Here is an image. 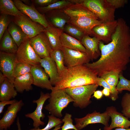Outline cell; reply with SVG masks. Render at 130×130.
Returning <instances> with one entry per match:
<instances>
[{"instance_id":"obj_1","label":"cell","mask_w":130,"mask_h":130,"mask_svg":"<svg viewBox=\"0 0 130 130\" xmlns=\"http://www.w3.org/2000/svg\"><path fill=\"white\" fill-rule=\"evenodd\" d=\"M117 21L111 41L106 44L99 42L100 58L96 62L84 65L99 77L110 72H122L130 62V29L123 18H119Z\"/></svg>"},{"instance_id":"obj_2","label":"cell","mask_w":130,"mask_h":130,"mask_svg":"<svg viewBox=\"0 0 130 130\" xmlns=\"http://www.w3.org/2000/svg\"><path fill=\"white\" fill-rule=\"evenodd\" d=\"M98 75L84 65L67 67L60 75L59 80L54 87L57 89L66 88L88 84H97Z\"/></svg>"},{"instance_id":"obj_3","label":"cell","mask_w":130,"mask_h":130,"mask_svg":"<svg viewBox=\"0 0 130 130\" xmlns=\"http://www.w3.org/2000/svg\"><path fill=\"white\" fill-rule=\"evenodd\" d=\"M49 103L44 107L50 114L56 117H62V110L73 101L65 89H58L53 87L51 90Z\"/></svg>"},{"instance_id":"obj_4","label":"cell","mask_w":130,"mask_h":130,"mask_svg":"<svg viewBox=\"0 0 130 130\" xmlns=\"http://www.w3.org/2000/svg\"><path fill=\"white\" fill-rule=\"evenodd\" d=\"M80 4L90 10L102 22L115 20L116 8L107 0H81Z\"/></svg>"},{"instance_id":"obj_5","label":"cell","mask_w":130,"mask_h":130,"mask_svg":"<svg viewBox=\"0 0 130 130\" xmlns=\"http://www.w3.org/2000/svg\"><path fill=\"white\" fill-rule=\"evenodd\" d=\"M99 86L97 84L82 85L66 88V93L73 101V105L81 109L86 107L91 103L90 98Z\"/></svg>"},{"instance_id":"obj_6","label":"cell","mask_w":130,"mask_h":130,"mask_svg":"<svg viewBox=\"0 0 130 130\" xmlns=\"http://www.w3.org/2000/svg\"><path fill=\"white\" fill-rule=\"evenodd\" d=\"M15 54L17 62L27 63L32 66L40 65L41 58L31 46L29 38L18 47Z\"/></svg>"},{"instance_id":"obj_7","label":"cell","mask_w":130,"mask_h":130,"mask_svg":"<svg viewBox=\"0 0 130 130\" xmlns=\"http://www.w3.org/2000/svg\"><path fill=\"white\" fill-rule=\"evenodd\" d=\"M12 20L21 28L29 39L45 30V28L42 25L23 13L19 16H13Z\"/></svg>"},{"instance_id":"obj_8","label":"cell","mask_w":130,"mask_h":130,"mask_svg":"<svg viewBox=\"0 0 130 130\" xmlns=\"http://www.w3.org/2000/svg\"><path fill=\"white\" fill-rule=\"evenodd\" d=\"M110 118L106 111L101 113L95 110L83 117L75 118V126L78 130H81L90 124L97 123L101 124L104 125V127H107L109 126V122Z\"/></svg>"},{"instance_id":"obj_9","label":"cell","mask_w":130,"mask_h":130,"mask_svg":"<svg viewBox=\"0 0 130 130\" xmlns=\"http://www.w3.org/2000/svg\"><path fill=\"white\" fill-rule=\"evenodd\" d=\"M101 23L97 16L93 13L70 17L69 23L89 35H92V28Z\"/></svg>"},{"instance_id":"obj_10","label":"cell","mask_w":130,"mask_h":130,"mask_svg":"<svg viewBox=\"0 0 130 130\" xmlns=\"http://www.w3.org/2000/svg\"><path fill=\"white\" fill-rule=\"evenodd\" d=\"M117 23V20L102 22L92 28V35L100 41L108 44L111 41V37L115 31Z\"/></svg>"},{"instance_id":"obj_11","label":"cell","mask_w":130,"mask_h":130,"mask_svg":"<svg viewBox=\"0 0 130 130\" xmlns=\"http://www.w3.org/2000/svg\"><path fill=\"white\" fill-rule=\"evenodd\" d=\"M30 41L31 46L41 59L50 57L52 50L44 32L30 39Z\"/></svg>"},{"instance_id":"obj_12","label":"cell","mask_w":130,"mask_h":130,"mask_svg":"<svg viewBox=\"0 0 130 130\" xmlns=\"http://www.w3.org/2000/svg\"><path fill=\"white\" fill-rule=\"evenodd\" d=\"M17 8L23 14L26 15L33 21L38 23L45 28L49 25L45 16L39 13L34 6L27 5L21 0H13Z\"/></svg>"},{"instance_id":"obj_13","label":"cell","mask_w":130,"mask_h":130,"mask_svg":"<svg viewBox=\"0 0 130 130\" xmlns=\"http://www.w3.org/2000/svg\"><path fill=\"white\" fill-rule=\"evenodd\" d=\"M65 65L67 67L84 65L91 60L85 52L63 47Z\"/></svg>"},{"instance_id":"obj_14","label":"cell","mask_w":130,"mask_h":130,"mask_svg":"<svg viewBox=\"0 0 130 130\" xmlns=\"http://www.w3.org/2000/svg\"><path fill=\"white\" fill-rule=\"evenodd\" d=\"M50 97V94L44 93L42 91L40 93L39 98L36 100H33L32 102L36 103L37 107L35 110L32 112L25 114L26 117L29 118L33 121V126L35 129L39 128L40 125H44V122L41 121L45 117V114L42 112V110L44 103L46 100Z\"/></svg>"},{"instance_id":"obj_15","label":"cell","mask_w":130,"mask_h":130,"mask_svg":"<svg viewBox=\"0 0 130 130\" xmlns=\"http://www.w3.org/2000/svg\"><path fill=\"white\" fill-rule=\"evenodd\" d=\"M24 104L22 100H20L8 106L0 120V130H7L10 128Z\"/></svg>"},{"instance_id":"obj_16","label":"cell","mask_w":130,"mask_h":130,"mask_svg":"<svg viewBox=\"0 0 130 130\" xmlns=\"http://www.w3.org/2000/svg\"><path fill=\"white\" fill-rule=\"evenodd\" d=\"M17 62L15 54L0 51V70L11 82L13 83V70Z\"/></svg>"},{"instance_id":"obj_17","label":"cell","mask_w":130,"mask_h":130,"mask_svg":"<svg viewBox=\"0 0 130 130\" xmlns=\"http://www.w3.org/2000/svg\"><path fill=\"white\" fill-rule=\"evenodd\" d=\"M105 111L111 118V122L109 126L104 127V130H112L116 128L128 129L130 127V121L122 114L117 111L116 108L111 106L107 107Z\"/></svg>"},{"instance_id":"obj_18","label":"cell","mask_w":130,"mask_h":130,"mask_svg":"<svg viewBox=\"0 0 130 130\" xmlns=\"http://www.w3.org/2000/svg\"><path fill=\"white\" fill-rule=\"evenodd\" d=\"M30 72L33 77V84L42 88L52 89L53 87L49 79V76L41 65L32 66Z\"/></svg>"},{"instance_id":"obj_19","label":"cell","mask_w":130,"mask_h":130,"mask_svg":"<svg viewBox=\"0 0 130 130\" xmlns=\"http://www.w3.org/2000/svg\"><path fill=\"white\" fill-rule=\"evenodd\" d=\"M100 41L95 37H90L89 35H85L80 41L85 47L86 52L90 60L97 58L101 53L99 48V44Z\"/></svg>"},{"instance_id":"obj_20","label":"cell","mask_w":130,"mask_h":130,"mask_svg":"<svg viewBox=\"0 0 130 130\" xmlns=\"http://www.w3.org/2000/svg\"><path fill=\"white\" fill-rule=\"evenodd\" d=\"M40 64L49 77L52 85L55 86L58 82L59 77L55 61L50 57H49L41 59Z\"/></svg>"},{"instance_id":"obj_21","label":"cell","mask_w":130,"mask_h":130,"mask_svg":"<svg viewBox=\"0 0 130 130\" xmlns=\"http://www.w3.org/2000/svg\"><path fill=\"white\" fill-rule=\"evenodd\" d=\"M58 10L48 13V18L51 24L50 25L63 31L65 26L69 22L70 17L62 10L61 11Z\"/></svg>"},{"instance_id":"obj_22","label":"cell","mask_w":130,"mask_h":130,"mask_svg":"<svg viewBox=\"0 0 130 130\" xmlns=\"http://www.w3.org/2000/svg\"><path fill=\"white\" fill-rule=\"evenodd\" d=\"M63 31L50 25L45 28L44 32L46 36L52 50H62L60 36Z\"/></svg>"},{"instance_id":"obj_23","label":"cell","mask_w":130,"mask_h":130,"mask_svg":"<svg viewBox=\"0 0 130 130\" xmlns=\"http://www.w3.org/2000/svg\"><path fill=\"white\" fill-rule=\"evenodd\" d=\"M13 84L17 92L22 93L25 91H28L32 90L33 78L31 72L15 78Z\"/></svg>"},{"instance_id":"obj_24","label":"cell","mask_w":130,"mask_h":130,"mask_svg":"<svg viewBox=\"0 0 130 130\" xmlns=\"http://www.w3.org/2000/svg\"><path fill=\"white\" fill-rule=\"evenodd\" d=\"M17 95L13 83L6 78L0 84V101H8L14 98Z\"/></svg>"},{"instance_id":"obj_25","label":"cell","mask_w":130,"mask_h":130,"mask_svg":"<svg viewBox=\"0 0 130 130\" xmlns=\"http://www.w3.org/2000/svg\"><path fill=\"white\" fill-rule=\"evenodd\" d=\"M63 47L85 52V49L80 41L63 32L60 36Z\"/></svg>"},{"instance_id":"obj_26","label":"cell","mask_w":130,"mask_h":130,"mask_svg":"<svg viewBox=\"0 0 130 130\" xmlns=\"http://www.w3.org/2000/svg\"><path fill=\"white\" fill-rule=\"evenodd\" d=\"M0 51L16 54L18 46L9 33L7 29L0 40Z\"/></svg>"},{"instance_id":"obj_27","label":"cell","mask_w":130,"mask_h":130,"mask_svg":"<svg viewBox=\"0 0 130 130\" xmlns=\"http://www.w3.org/2000/svg\"><path fill=\"white\" fill-rule=\"evenodd\" d=\"M7 29L18 47L25 40L29 38L21 28L12 20Z\"/></svg>"},{"instance_id":"obj_28","label":"cell","mask_w":130,"mask_h":130,"mask_svg":"<svg viewBox=\"0 0 130 130\" xmlns=\"http://www.w3.org/2000/svg\"><path fill=\"white\" fill-rule=\"evenodd\" d=\"M0 14L13 17L19 16L22 13L11 0H0Z\"/></svg>"},{"instance_id":"obj_29","label":"cell","mask_w":130,"mask_h":130,"mask_svg":"<svg viewBox=\"0 0 130 130\" xmlns=\"http://www.w3.org/2000/svg\"><path fill=\"white\" fill-rule=\"evenodd\" d=\"M72 4L70 0H58L48 6L38 7L36 9L39 13L43 14L47 13L51 11L63 9Z\"/></svg>"},{"instance_id":"obj_30","label":"cell","mask_w":130,"mask_h":130,"mask_svg":"<svg viewBox=\"0 0 130 130\" xmlns=\"http://www.w3.org/2000/svg\"><path fill=\"white\" fill-rule=\"evenodd\" d=\"M50 57L56 63L59 77L60 75L67 67L65 65L64 55L62 50H52Z\"/></svg>"},{"instance_id":"obj_31","label":"cell","mask_w":130,"mask_h":130,"mask_svg":"<svg viewBox=\"0 0 130 130\" xmlns=\"http://www.w3.org/2000/svg\"><path fill=\"white\" fill-rule=\"evenodd\" d=\"M32 65L26 63L17 62L13 72V76L15 78L30 72Z\"/></svg>"},{"instance_id":"obj_32","label":"cell","mask_w":130,"mask_h":130,"mask_svg":"<svg viewBox=\"0 0 130 130\" xmlns=\"http://www.w3.org/2000/svg\"><path fill=\"white\" fill-rule=\"evenodd\" d=\"M63 31L67 34L80 41L86 34L82 31L68 23L65 26Z\"/></svg>"},{"instance_id":"obj_33","label":"cell","mask_w":130,"mask_h":130,"mask_svg":"<svg viewBox=\"0 0 130 130\" xmlns=\"http://www.w3.org/2000/svg\"><path fill=\"white\" fill-rule=\"evenodd\" d=\"M120 73L118 72H110L104 74L100 77L103 78L111 86L116 89Z\"/></svg>"},{"instance_id":"obj_34","label":"cell","mask_w":130,"mask_h":130,"mask_svg":"<svg viewBox=\"0 0 130 130\" xmlns=\"http://www.w3.org/2000/svg\"><path fill=\"white\" fill-rule=\"evenodd\" d=\"M121 104L122 113L125 116L130 119V93H126L124 95Z\"/></svg>"},{"instance_id":"obj_35","label":"cell","mask_w":130,"mask_h":130,"mask_svg":"<svg viewBox=\"0 0 130 130\" xmlns=\"http://www.w3.org/2000/svg\"><path fill=\"white\" fill-rule=\"evenodd\" d=\"M97 84L110 90V98L112 101H115L118 98L119 92L116 89H114L109 85L103 78L98 77L97 79Z\"/></svg>"},{"instance_id":"obj_36","label":"cell","mask_w":130,"mask_h":130,"mask_svg":"<svg viewBox=\"0 0 130 130\" xmlns=\"http://www.w3.org/2000/svg\"><path fill=\"white\" fill-rule=\"evenodd\" d=\"M122 72L120 73L119 74V81L116 87V89L119 92H121L124 90H127L130 92V80L125 78Z\"/></svg>"},{"instance_id":"obj_37","label":"cell","mask_w":130,"mask_h":130,"mask_svg":"<svg viewBox=\"0 0 130 130\" xmlns=\"http://www.w3.org/2000/svg\"><path fill=\"white\" fill-rule=\"evenodd\" d=\"M48 123L44 128L41 129L39 128L36 129L34 128L29 130H49L63 123L61 119L53 115H48Z\"/></svg>"},{"instance_id":"obj_38","label":"cell","mask_w":130,"mask_h":130,"mask_svg":"<svg viewBox=\"0 0 130 130\" xmlns=\"http://www.w3.org/2000/svg\"><path fill=\"white\" fill-rule=\"evenodd\" d=\"M10 16L0 14V40L12 20Z\"/></svg>"},{"instance_id":"obj_39","label":"cell","mask_w":130,"mask_h":130,"mask_svg":"<svg viewBox=\"0 0 130 130\" xmlns=\"http://www.w3.org/2000/svg\"><path fill=\"white\" fill-rule=\"evenodd\" d=\"M72 117L71 114L67 113H65L63 118L62 120L64 123V124L61 127V130H68L70 129L78 130L75 125L73 124Z\"/></svg>"},{"instance_id":"obj_40","label":"cell","mask_w":130,"mask_h":130,"mask_svg":"<svg viewBox=\"0 0 130 130\" xmlns=\"http://www.w3.org/2000/svg\"><path fill=\"white\" fill-rule=\"evenodd\" d=\"M58 0H33L34 3L40 6L39 7H45L57 2Z\"/></svg>"},{"instance_id":"obj_41","label":"cell","mask_w":130,"mask_h":130,"mask_svg":"<svg viewBox=\"0 0 130 130\" xmlns=\"http://www.w3.org/2000/svg\"><path fill=\"white\" fill-rule=\"evenodd\" d=\"M112 5L116 8L124 7L128 1L126 0H107Z\"/></svg>"},{"instance_id":"obj_42","label":"cell","mask_w":130,"mask_h":130,"mask_svg":"<svg viewBox=\"0 0 130 130\" xmlns=\"http://www.w3.org/2000/svg\"><path fill=\"white\" fill-rule=\"evenodd\" d=\"M18 100L15 99L8 101H5L0 102V114L3 112L5 107L6 105L11 104L17 101Z\"/></svg>"},{"instance_id":"obj_43","label":"cell","mask_w":130,"mask_h":130,"mask_svg":"<svg viewBox=\"0 0 130 130\" xmlns=\"http://www.w3.org/2000/svg\"><path fill=\"white\" fill-rule=\"evenodd\" d=\"M103 93L102 91L100 90L96 91L93 93V96L97 99H99L102 98L103 96Z\"/></svg>"},{"instance_id":"obj_44","label":"cell","mask_w":130,"mask_h":130,"mask_svg":"<svg viewBox=\"0 0 130 130\" xmlns=\"http://www.w3.org/2000/svg\"><path fill=\"white\" fill-rule=\"evenodd\" d=\"M103 94L106 97H109L110 96V92L108 89L104 88L102 91Z\"/></svg>"},{"instance_id":"obj_45","label":"cell","mask_w":130,"mask_h":130,"mask_svg":"<svg viewBox=\"0 0 130 130\" xmlns=\"http://www.w3.org/2000/svg\"><path fill=\"white\" fill-rule=\"evenodd\" d=\"M6 78V76L0 71V84L2 83Z\"/></svg>"},{"instance_id":"obj_46","label":"cell","mask_w":130,"mask_h":130,"mask_svg":"<svg viewBox=\"0 0 130 130\" xmlns=\"http://www.w3.org/2000/svg\"><path fill=\"white\" fill-rule=\"evenodd\" d=\"M16 124L18 127V130H21L19 118L18 117H17V118Z\"/></svg>"},{"instance_id":"obj_47","label":"cell","mask_w":130,"mask_h":130,"mask_svg":"<svg viewBox=\"0 0 130 130\" xmlns=\"http://www.w3.org/2000/svg\"><path fill=\"white\" fill-rule=\"evenodd\" d=\"M22 2H23L25 4L28 5H29V4H30V0H21Z\"/></svg>"},{"instance_id":"obj_48","label":"cell","mask_w":130,"mask_h":130,"mask_svg":"<svg viewBox=\"0 0 130 130\" xmlns=\"http://www.w3.org/2000/svg\"><path fill=\"white\" fill-rule=\"evenodd\" d=\"M61 124L58 125L55 127L54 129L52 130H58L61 128Z\"/></svg>"},{"instance_id":"obj_49","label":"cell","mask_w":130,"mask_h":130,"mask_svg":"<svg viewBox=\"0 0 130 130\" xmlns=\"http://www.w3.org/2000/svg\"><path fill=\"white\" fill-rule=\"evenodd\" d=\"M114 130H130V128L125 129L121 128H117Z\"/></svg>"}]
</instances>
